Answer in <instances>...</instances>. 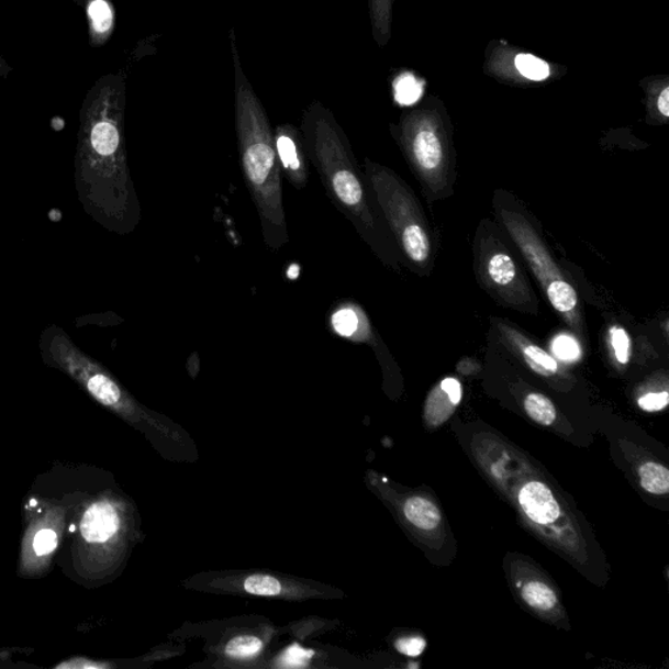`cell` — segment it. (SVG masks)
<instances>
[{
    "mask_svg": "<svg viewBox=\"0 0 669 669\" xmlns=\"http://www.w3.org/2000/svg\"><path fill=\"white\" fill-rule=\"evenodd\" d=\"M300 130L309 163L319 174L331 203L356 227L371 250L383 257L388 246L382 218L376 212L367 179L333 112L321 102L312 103L302 115Z\"/></svg>",
    "mask_w": 669,
    "mask_h": 669,
    "instance_id": "7a4b0ae2",
    "label": "cell"
},
{
    "mask_svg": "<svg viewBox=\"0 0 669 669\" xmlns=\"http://www.w3.org/2000/svg\"><path fill=\"white\" fill-rule=\"evenodd\" d=\"M484 71L502 85L533 87L561 78L567 68L521 51L506 41H491L486 53Z\"/></svg>",
    "mask_w": 669,
    "mask_h": 669,
    "instance_id": "52a82bcc",
    "label": "cell"
},
{
    "mask_svg": "<svg viewBox=\"0 0 669 669\" xmlns=\"http://www.w3.org/2000/svg\"><path fill=\"white\" fill-rule=\"evenodd\" d=\"M121 523L120 512L114 502L100 499L89 503L81 514L79 526V548L81 554H85L81 558L86 567L94 555H100L110 546L109 543L115 539Z\"/></svg>",
    "mask_w": 669,
    "mask_h": 669,
    "instance_id": "8fae6325",
    "label": "cell"
},
{
    "mask_svg": "<svg viewBox=\"0 0 669 669\" xmlns=\"http://www.w3.org/2000/svg\"><path fill=\"white\" fill-rule=\"evenodd\" d=\"M276 152L288 182L296 190H303L309 182V158L301 130L291 123H282L274 130Z\"/></svg>",
    "mask_w": 669,
    "mask_h": 669,
    "instance_id": "7c38bea8",
    "label": "cell"
},
{
    "mask_svg": "<svg viewBox=\"0 0 669 669\" xmlns=\"http://www.w3.org/2000/svg\"><path fill=\"white\" fill-rule=\"evenodd\" d=\"M479 248L478 260L482 285L491 288L492 292L509 305L522 308L524 301L531 299V292L512 255L495 239H492L488 246Z\"/></svg>",
    "mask_w": 669,
    "mask_h": 669,
    "instance_id": "ba28073f",
    "label": "cell"
},
{
    "mask_svg": "<svg viewBox=\"0 0 669 669\" xmlns=\"http://www.w3.org/2000/svg\"><path fill=\"white\" fill-rule=\"evenodd\" d=\"M312 655V653L302 650L301 647H293L287 651L285 661L287 666H302L303 661H306Z\"/></svg>",
    "mask_w": 669,
    "mask_h": 669,
    "instance_id": "f1b7e54d",
    "label": "cell"
},
{
    "mask_svg": "<svg viewBox=\"0 0 669 669\" xmlns=\"http://www.w3.org/2000/svg\"><path fill=\"white\" fill-rule=\"evenodd\" d=\"M85 9L91 45H105L112 37L115 27V12L112 2L110 0H87Z\"/></svg>",
    "mask_w": 669,
    "mask_h": 669,
    "instance_id": "2e32d148",
    "label": "cell"
},
{
    "mask_svg": "<svg viewBox=\"0 0 669 669\" xmlns=\"http://www.w3.org/2000/svg\"><path fill=\"white\" fill-rule=\"evenodd\" d=\"M260 648L261 643L257 637L246 636L232 639L226 645V653L232 657L246 658L260 651Z\"/></svg>",
    "mask_w": 669,
    "mask_h": 669,
    "instance_id": "cb8c5ba5",
    "label": "cell"
},
{
    "mask_svg": "<svg viewBox=\"0 0 669 669\" xmlns=\"http://www.w3.org/2000/svg\"><path fill=\"white\" fill-rule=\"evenodd\" d=\"M87 390L99 403L126 419H134L136 410L130 399L124 397L120 386L112 378L96 372L86 381Z\"/></svg>",
    "mask_w": 669,
    "mask_h": 669,
    "instance_id": "5bb4252c",
    "label": "cell"
},
{
    "mask_svg": "<svg viewBox=\"0 0 669 669\" xmlns=\"http://www.w3.org/2000/svg\"><path fill=\"white\" fill-rule=\"evenodd\" d=\"M554 354L564 361H576L581 356V347L576 339L569 335L557 336L551 344Z\"/></svg>",
    "mask_w": 669,
    "mask_h": 669,
    "instance_id": "d4e9b609",
    "label": "cell"
},
{
    "mask_svg": "<svg viewBox=\"0 0 669 669\" xmlns=\"http://www.w3.org/2000/svg\"><path fill=\"white\" fill-rule=\"evenodd\" d=\"M514 503L524 523L551 546L583 561L584 540L575 521L551 488L542 480L529 479L514 492Z\"/></svg>",
    "mask_w": 669,
    "mask_h": 669,
    "instance_id": "5b68a950",
    "label": "cell"
},
{
    "mask_svg": "<svg viewBox=\"0 0 669 669\" xmlns=\"http://www.w3.org/2000/svg\"><path fill=\"white\" fill-rule=\"evenodd\" d=\"M230 38L241 168L258 213L264 243L271 250L278 252L286 247L291 238H289L285 200H282V175L274 130L266 109L254 92L241 65L234 30L231 31Z\"/></svg>",
    "mask_w": 669,
    "mask_h": 669,
    "instance_id": "6da1fadb",
    "label": "cell"
},
{
    "mask_svg": "<svg viewBox=\"0 0 669 669\" xmlns=\"http://www.w3.org/2000/svg\"><path fill=\"white\" fill-rule=\"evenodd\" d=\"M464 399V386L457 378L447 377L427 395L424 409L425 424L430 430H437L453 416Z\"/></svg>",
    "mask_w": 669,
    "mask_h": 669,
    "instance_id": "4fadbf2b",
    "label": "cell"
},
{
    "mask_svg": "<svg viewBox=\"0 0 669 669\" xmlns=\"http://www.w3.org/2000/svg\"><path fill=\"white\" fill-rule=\"evenodd\" d=\"M244 589L248 594L258 596H276L281 592V584L278 579L271 576H252L244 583Z\"/></svg>",
    "mask_w": 669,
    "mask_h": 669,
    "instance_id": "7402d4cb",
    "label": "cell"
},
{
    "mask_svg": "<svg viewBox=\"0 0 669 669\" xmlns=\"http://www.w3.org/2000/svg\"><path fill=\"white\" fill-rule=\"evenodd\" d=\"M51 219L54 220V222H58V220H60V212L59 211H52L51 212Z\"/></svg>",
    "mask_w": 669,
    "mask_h": 669,
    "instance_id": "f546056e",
    "label": "cell"
},
{
    "mask_svg": "<svg viewBox=\"0 0 669 669\" xmlns=\"http://www.w3.org/2000/svg\"><path fill=\"white\" fill-rule=\"evenodd\" d=\"M501 219L503 220V224H505L510 236H512L515 244L521 248L527 264L533 268L551 308H554L558 314H561L570 326L576 327L577 324L581 322L576 289L565 279L560 268H558L555 260L551 259L547 247L544 246L542 239L533 230V226H531L526 219L519 215V213L509 212L506 210L501 211Z\"/></svg>",
    "mask_w": 669,
    "mask_h": 669,
    "instance_id": "8992f818",
    "label": "cell"
},
{
    "mask_svg": "<svg viewBox=\"0 0 669 669\" xmlns=\"http://www.w3.org/2000/svg\"><path fill=\"white\" fill-rule=\"evenodd\" d=\"M639 484L647 493L666 495L669 491L668 468L659 461H646L638 468Z\"/></svg>",
    "mask_w": 669,
    "mask_h": 669,
    "instance_id": "ffe728a7",
    "label": "cell"
},
{
    "mask_svg": "<svg viewBox=\"0 0 669 669\" xmlns=\"http://www.w3.org/2000/svg\"><path fill=\"white\" fill-rule=\"evenodd\" d=\"M75 3H78L81 7H85L87 0H74Z\"/></svg>",
    "mask_w": 669,
    "mask_h": 669,
    "instance_id": "4dcf8cb0",
    "label": "cell"
},
{
    "mask_svg": "<svg viewBox=\"0 0 669 669\" xmlns=\"http://www.w3.org/2000/svg\"><path fill=\"white\" fill-rule=\"evenodd\" d=\"M65 509L47 505L34 516L23 540V576H38L52 562L64 533Z\"/></svg>",
    "mask_w": 669,
    "mask_h": 669,
    "instance_id": "9c48e42d",
    "label": "cell"
},
{
    "mask_svg": "<svg viewBox=\"0 0 669 669\" xmlns=\"http://www.w3.org/2000/svg\"><path fill=\"white\" fill-rule=\"evenodd\" d=\"M610 344L618 364L626 365L632 356V341L623 327L613 326L610 330Z\"/></svg>",
    "mask_w": 669,
    "mask_h": 669,
    "instance_id": "603a6c76",
    "label": "cell"
},
{
    "mask_svg": "<svg viewBox=\"0 0 669 669\" xmlns=\"http://www.w3.org/2000/svg\"><path fill=\"white\" fill-rule=\"evenodd\" d=\"M500 331L505 336V339L520 352L524 361L528 367L542 376H554L558 371V364L555 357H551L547 350H544L535 343L529 342L519 331L502 324Z\"/></svg>",
    "mask_w": 669,
    "mask_h": 669,
    "instance_id": "9a60e30c",
    "label": "cell"
},
{
    "mask_svg": "<svg viewBox=\"0 0 669 669\" xmlns=\"http://www.w3.org/2000/svg\"><path fill=\"white\" fill-rule=\"evenodd\" d=\"M645 89L647 100V113L650 116H659L665 122L669 119V78L667 75L651 76L640 81Z\"/></svg>",
    "mask_w": 669,
    "mask_h": 669,
    "instance_id": "ac0fdd59",
    "label": "cell"
},
{
    "mask_svg": "<svg viewBox=\"0 0 669 669\" xmlns=\"http://www.w3.org/2000/svg\"><path fill=\"white\" fill-rule=\"evenodd\" d=\"M107 664H101V661H93L88 658H71L64 664L58 665L55 668H64V669H88V668H107Z\"/></svg>",
    "mask_w": 669,
    "mask_h": 669,
    "instance_id": "83f0119b",
    "label": "cell"
},
{
    "mask_svg": "<svg viewBox=\"0 0 669 669\" xmlns=\"http://www.w3.org/2000/svg\"><path fill=\"white\" fill-rule=\"evenodd\" d=\"M669 394L667 390L646 392L638 398L639 409L645 412H659L667 409Z\"/></svg>",
    "mask_w": 669,
    "mask_h": 669,
    "instance_id": "484cf974",
    "label": "cell"
},
{
    "mask_svg": "<svg viewBox=\"0 0 669 669\" xmlns=\"http://www.w3.org/2000/svg\"><path fill=\"white\" fill-rule=\"evenodd\" d=\"M397 650L405 657L417 658L425 651L426 640L423 637H405L397 640Z\"/></svg>",
    "mask_w": 669,
    "mask_h": 669,
    "instance_id": "4316f807",
    "label": "cell"
},
{
    "mask_svg": "<svg viewBox=\"0 0 669 669\" xmlns=\"http://www.w3.org/2000/svg\"><path fill=\"white\" fill-rule=\"evenodd\" d=\"M363 174L369 186L376 207L397 239L405 257L423 265L431 258L430 231L415 196L394 171L365 158Z\"/></svg>",
    "mask_w": 669,
    "mask_h": 669,
    "instance_id": "3957f363",
    "label": "cell"
},
{
    "mask_svg": "<svg viewBox=\"0 0 669 669\" xmlns=\"http://www.w3.org/2000/svg\"><path fill=\"white\" fill-rule=\"evenodd\" d=\"M445 109L436 98L402 115L392 134L422 181L436 190L448 168V144Z\"/></svg>",
    "mask_w": 669,
    "mask_h": 669,
    "instance_id": "277c9868",
    "label": "cell"
},
{
    "mask_svg": "<svg viewBox=\"0 0 669 669\" xmlns=\"http://www.w3.org/2000/svg\"><path fill=\"white\" fill-rule=\"evenodd\" d=\"M523 409L536 424L551 426L556 423V405L551 403L548 397L540 394V392H531V394L524 398Z\"/></svg>",
    "mask_w": 669,
    "mask_h": 669,
    "instance_id": "44dd1931",
    "label": "cell"
},
{
    "mask_svg": "<svg viewBox=\"0 0 669 669\" xmlns=\"http://www.w3.org/2000/svg\"><path fill=\"white\" fill-rule=\"evenodd\" d=\"M512 581L522 602L535 615L554 624L567 617L555 586L533 565L514 561L512 564Z\"/></svg>",
    "mask_w": 669,
    "mask_h": 669,
    "instance_id": "30bf717a",
    "label": "cell"
},
{
    "mask_svg": "<svg viewBox=\"0 0 669 669\" xmlns=\"http://www.w3.org/2000/svg\"><path fill=\"white\" fill-rule=\"evenodd\" d=\"M368 3L372 37L379 47H384L391 40L395 0H368Z\"/></svg>",
    "mask_w": 669,
    "mask_h": 669,
    "instance_id": "d6986e66",
    "label": "cell"
},
{
    "mask_svg": "<svg viewBox=\"0 0 669 669\" xmlns=\"http://www.w3.org/2000/svg\"><path fill=\"white\" fill-rule=\"evenodd\" d=\"M405 520L424 534H436L443 527L444 519L436 502L425 495H412L404 502Z\"/></svg>",
    "mask_w": 669,
    "mask_h": 669,
    "instance_id": "e0dca14e",
    "label": "cell"
}]
</instances>
